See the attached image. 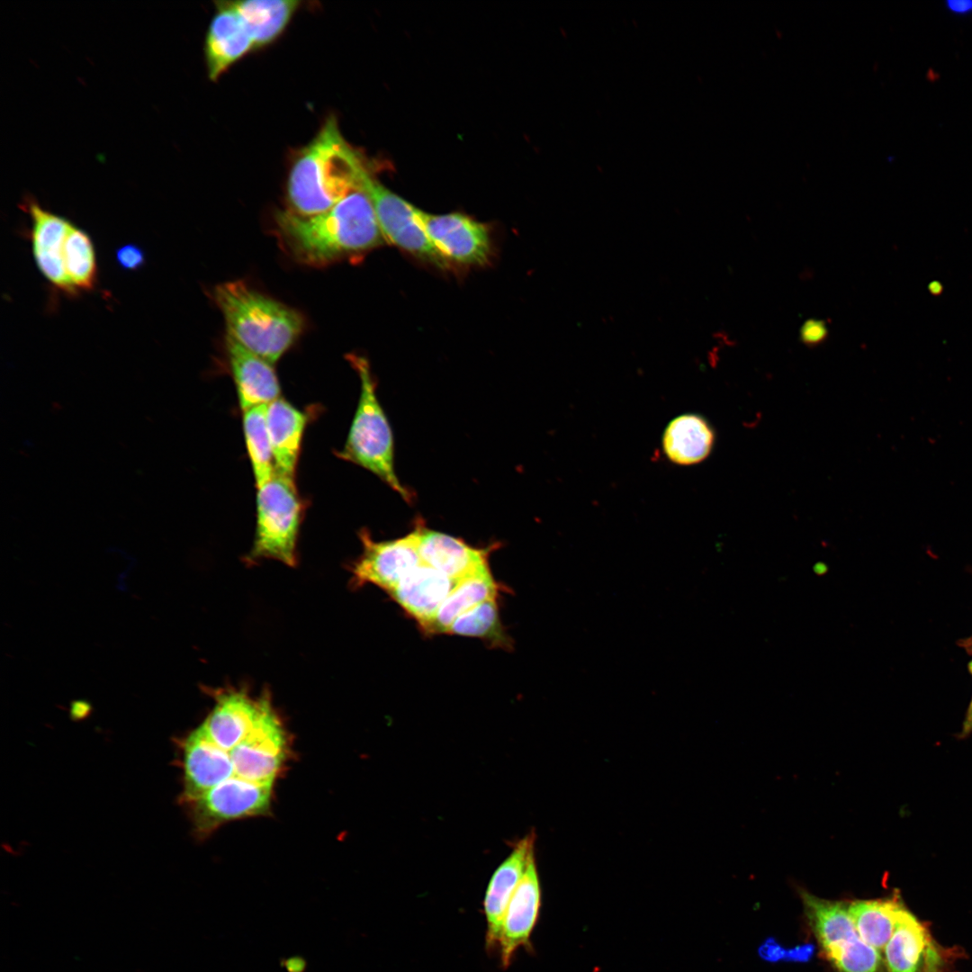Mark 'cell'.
I'll return each instance as SVG.
<instances>
[{"label":"cell","mask_w":972,"mask_h":972,"mask_svg":"<svg viewBox=\"0 0 972 972\" xmlns=\"http://www.w3.org/2000/svg\"><path fill=\"white\" fill-rule=\"evenodd\" d=\"M215 4L217 12L208 27L203 48L211 80H217L230 66L256 49L230 3L216 2Z\"/></svg>","instance_id":"obj_17"},{"label":"cell","mask_w":972,"mask_h":972,"mask_svg":"<svg viewBox=\"0 0 972 972\" xmlns=\"http://www.w3.org/2000/svg\"><path fill=\"white\" fill-rule=\"evenodd\" d=\"M498 584L489 567L458 581L424 631L430 634L446 633L454 620L478 604L496 598Z\"/></svg>","instance_id":"obj_25"},{"label":"cell","mask_w":972,"mask_h":972,"mask_svg":"<svg viewBox=\"0 0 972 972\" xmlns=\"http://www.w3.org/2000/svg\"><path fill=\"white\" fill-rule=\"evenodd\" d=\"M535 834L518 841L511 854L490 878L483 899L486 920L485 946L490 952L498 950L502 922L509 901L534 858Z\"/></svg>","instance_id":"obj_14"},{"label":"cell","mask_w":972,"mask_h":972,"mask_svg":"<svg viewBox=\"0 0 972 972\" xmlns=\"http://www.w3.org/2000/svg\"><path fill=\"white\" fill-rule=\"evenodd\" d=\"M417 218L427 238L449 264L482 266L490 255L487 225L461 213L431 214L417 208Z\"/></svg>","instance_id":"obj_9"},{"label":"cell","mask_w":972,"mask_h":972,"mask_svg":"<svg viewBox=\"0 0 972 972\" xmlns=\"http://www.w3.org/2000/svg\"><path fill=\"white\" fill-rule=\"evenodd\" d=\"M828 335V325L822 320L809 319L799 328V339L807 346L821 345L827 339Z\"/></svg>","instance_id":"obj_32"},{"label":"cell","mask_w":972,"mask_h":972,"mask_svg":"<svg viewBox=\"0 0 972 972\" xmlns=\"http://www.w3.org/2000/svg\"><path fill=\"white\" fill-rule=\"evenodd\" d=\"M283 724L270 698L247 736L229 752L234 777L259 784H274L287 755Z\"/></svg>","instance_id":"obj_8"},{"label":"cell","mask_w":972,"mask_h":972,"mask_svg":"<svg viewBox=\"0 0 972 972\" xmlns=\"http://www.w3.org/2000/svg\"><path fill=\"white\" fill-rule=\"evenodd\" d=\"M21 208L32 220L29 237L39 271L57 292L69 297L77 296L64 266V243L72 222L45 210L32 196L23 199Z\"/></svg>","instance_id":"obj_11"},{"label":"cell","mask_w":972,"mask_h":972,"mask_svg":"<svg viewBox=\"0 0 972 972\" xmlns=\"http://www.w3.org/2000/svg\"><path fill=\"white\" fill-rule=\"evenodd\" d=\"M446 634L484 638L501 646L509 643L500 622L496 598H489L458 616Z\"/></svg>","instance_id":"obj_29"},{"label":"cell","mask_w":972,"mask_h":972,"mask_svg":"<svg viewBox=\"0 0 972 972\" xmlns=\"http://www.w3.org/2000/svg\"><path fill=\"white\" fill-rule=\"evenodd\" d=\"M274 220L287 252L309 266L330 264L385 241L373 203L362 187L325 212L303 216L289 209L278 212Z\"/></svg>","instance_id":"obj_1"},{"label":"cell","mask_w":972,"mask_h":972,"mask_svg":"<svg viewBox=\"0 0 972 972\" xmlns=\"http://www.w3.org/2000/svg\"><path fill=\"white\" fill-rule=\"evenodd\" d=\"M302 513L303 502L295 479L275 472L258 487L256 526L250 559H274L294 566Z\"/></svg>","instance_id":"obj_5"},{"label":"cell","mask_w":972,"mask_h":972,"mask_svg":"<svg viewBox=\"0 0 972 972\" xmlns=\"http://www.w3.org/2000/svg\"><path fill=\"white\" fill-rule=\"evenodd\" d=\"M184 789L181 802L197 798L234 777L229 752L218 747L200 728L179 741Z\"/></svg>","instance_id":"obj_13"},{"label":"cell","mask_w":972,"mask_h":972,"mask_svg":"<svg viewBox=\"0 0 972 972\" xmlns=\"http://www.w3.org/2000/svg\"><path fill=\"white\" fill-rule=\"evenodd\" d=\"M715 433L711 425L697 414L672 419L664 430L662 448L670 461L681 465L698 464L711 453Z\"/></svg>","instance_id":"obj_21"},{"label":"cell","mask_w":972,"mask_h":972,"mask_svg":"<svg viewBox=\"0 0 972 972\" xmlns=\"http://www.w3.org/2000/svg\"><path fill=\"white\" fill-rule=\"evenodd\" d=\"M115 259L119 266L130 272L142 268L146 262L143 249L132 243L121 246L115 252Z\"/></svg>","instance_id":"obj_31"},{"label":"cell","mask_w":972,"mask_h":972,"mask_svg":"<svg viewBox=\"0 0 972 972\" xmlns=\"http://www.w3.org/2000/svg\"><path fill=\"white\" fill-rule=\"evenodd\" d=\"M415 528L421 563L441 572L454 581L458 582L489 567L488 557L494 546L475 548L462 539L428 529L418 522Z\"/></svg>","instance_id":"obj_16"},{"label":"cell","mask_w":972,"mask_h":972,"mask_svg":"<svg viewBox=\"0 0 972 972\" xmlns=\"http://www.w3.org/2000/svg\"><path fill=\"white\" fill-rule=\"evenodd\" d=\"M786 950L774 938L770 937L759 947L758 953L766 961L778 962L784 960Z\"/></svg>","instance_id":"obj_33"},{"label":"cell","mask_w":972,"mask_h":972,"mask_svg":"<svg viewBox=\"0 0 972 972\" xmlns=\"http://www.w3.org/2000/svg\"><path fill=\"white\" fill-rule=\"evenodd\" d=\"M456 583L420 562L389 594L425 629Z\"/></svg>","instance_id":"obj_19"},{"label":"cell","mask_w":972,"mask_h":972,"mask_svg":"<svg viewBox=\"0 0 972 972\" xmlns=\"http://www.w3.org/2000/svg\"><path fill=\"white\" fill-rule=\"evenodd\" d=\"M824 952L839 972H888L880 951L860 937Z\"/></svg>","instance_id":"obj_30"},{"label":"cell","mask_w":972,"mask_h":972,"mask_svg":"<svg viewBox=\"0 0 972 972\" xmlns=\"http://www.w3.org/2000/svg\"><path fill=\"white\" fill-rule=\"evenodd\" d=\"M273 784L229 778L201 796L183 801L197 835L202 837L225 822L266 813Z\"/></svg>","instance_id":"obj_6"},{"label":"cell","mask_w":972,"mask_h":972,"mask_svg":"<svg viewBox=\"0 0 972 972\" xmlns=\"http://www.w3.org/2000/svg\"><path fill=\"white\" fill-rule=\"evenodd\" d=\"M806 916L824 951L860 937L842 902L819 898L802 892Z\"/></svg>","instance_id":"obj_26"},{"label":"cell","mask_w":972,"mask_h":972,"mask_svg":"<svg viewBox=\"0 0 972 972\" xmlns=\"http://www.w3.org/2000/svg\"><path fill=\"white\" fill-rule=\"evenodd\" d=\"M917 972H942L940 957L934 945L929 950Z\"/></svg>","instance_id":"obj_35"},{"label":"cell","mask_w":972,"mask_h":972,"mask_svg":"<svg viewBox=\"0 0 972 972\" xmlns=\"http://www.w3.org/2000/svg\"><path fill=\"white\" fill-rule=\"evenodd\" d=\"M945 7L952 14H972V0H948Z\"/></svg>","instance_id":"obj_36"},{"label":"cell","mask_w":972,"mask_h":972,"mask_svg":"<svg viewBox=\"0 0 972 972\" xmlns=\"http://www.w3.org/2000/svg\"><path fill=\"white\" fill-rule=\"evenodd\" d=\"M932 946L926 929L906 909L884 949L888 972H917Z\"/></svg>","instance_id":"obj_23"},{"label":"cell","mask_w":972,"mask_h":972,"mask_svg":"<svg viewBox=\"0 0 972 972\" xmlns=\"http://www.w3.org/2000/svg\"><path fill=\"white\" fill-rule=\"evenodd\" d=\"M971 733H972V698H971V701H970V703L968 705L967 714H966V716H965V719H964V722H963V724H962L961 732L959 733V736L961 738H965L968 735H969Z\"/></svg>","instance_id":"obj_37"},{"label":"cell","mask_w":972,"mask_h":972,"mask_svg":"<svg viewBox=\"0 0 972 972\" xmlns=\"http://www.w3.org/2000/svg\"><path fill=\"white\" fill-rule=\"evenodd\" d=\"M814 946L811 943L798 945L786 950L784 960L788 962L805 963L811 959L814 955Z\"/></svg>","instance_id":"obj_34"},{"label":"cell","mask_w":972,"mask_h":972,"mask_svg":"<svg viewBox=\"0 0 972 972\" xmlns=\"http://www.w3.org/2000/svg\"><path fill=\"white\" fill-rule=\"evenodd\" d=\"M248 32L255 48L274 41L299 8L297 0H246L230 2Z\"/></svg>","instance_id":"obj_22"},{"label":"cell","mask_w":972,"mask_h":972,"mask_svg":"<svg viewBox=\"0 0 972 972\" xmlns=\"http://www.w3.org/2000/svg\"><path fill=\"white\" fill-rule=\"evenodd\" d=\"M906 909L895 896L886 899L857 900L848 904L860 937L880 952Z\"/></svg>","instance_id":"obj_24"},{"label":"cell","mask_w":972,"mask_h":972,"mask_svg":"<svg viewBox=\"0 0 972 972\" xmlns=\"http://www.w3.org/2000/svg\"><path fill=\"white\" fill-rule=\"evenodd\" d=\"M541 887L533 858L516 888L502 922L499 941L500 965L506 969L520 947L530 946V937L538 921Z\"/></svg>","instance_id":"obj_15"},{"label":"cell","mask_w":972,"mask_h":972,"mask_svg":"<svg viewBox=\"0 0 972 972\" xmlns=\"http://www.w3.org/2000/svg\"><path fill=\"white\" fill-rule=\"evenodd\" d=\"M64 266L69 284L76 295L92 291L97 282V264L89 234L71 223L64 243Z\"/></svg>","instance_id":"obj_27"},{"label":"cell","mask_w":972,"mask_h":972,"mask_svg":"<svg viewBox=\"0 0 972 972\" xmlns=\"http://www.w3.org/2000/svg\"><path fill=\"white\" fill-rule=\"evenodd\" d=\"M361 185L373 203L385 241L437 266H448L419 225L415 206L384 187L369 171Z\"/></svg>","instance_id":"obj_7"},{"label":"cell","mask_w":972,"mask_h":972,"mask_svg":"<svg viewBox=\"0 0 972 972\" xmlns=\"http://www.w3.org/2000/svg\"><path fill=\"white\" fill-rule=\"evenodd\" d=\"M360 538L363 553L352 567L357 586L372 583L389 593L421 562L416 528L393 540L374 542L367 531H361Z\"/></svg>","instance_id":"obj_10"},{"label":"cell","mask_w":972,"mask_h":972,"mask_svg":"<svg viewBox=\"0 0 972 972\" xmlns=\"http://www.w3.org/2000/svg\"><path fill=\"white\" fill-rule=\"evenodd\" d=\"M226 348L242 411L280 398L281 388L273 364L227 336Z\"/></svg>","instance_id":"obj_18"},{"label":"cell","mask_w":972,"mask_h":972,"mask_svg":"<svg viewBox=\"0 0 972 972\" xmlns=\"http://www.w3.org/2000/svg\"><path fill=\"white\" fill-rule=\"evenodd\" d=\"M243 428L256 487L275 473V464L266 422V405L243 411Z\"/></svg>","instance_id":"obj_28"},{"label":"cell","mask_w":972,"mask_h":972,"mask_svg":"<svg viewBox=\"0 0 972 972\" xmlns=\"http://www.w3.org/2000/svg\"><path fill=\"white\" fill-rule=\"evenodd\" d=\"M213 298L223 315L227 337L271 364L282 357L302 332L304 320L299 311L242 281L217 285Z\"/></svg>","instance_id":"obj_3"},{"label":"cell","mask_w":972,"mask_h":972,"mask_svg":"<svg viewBox=\"0 0 972 972\" xmlns=\"http://www.w3.org/2000/svg\"><path fill=\"white\" fill-rule=\"evenodd\" d=\"M934 284H935V286H932V284H930V285H929L930 291H931L932 292H933V293H936V294H938V293H940V291H941V285H940V283H938V282L934 283Z\"/></svg>","instance_id":"obj_38"},{"label":"cell","mask_w":972,"mask_h":972,"mask_svg":"<svg viewBox=\"0 0 972 972\" xmlns=\"http://www.w3.org/2000/svg\"><path fill=\"white\" fill-rule=\"evenodd\" d=\"M367 171L337 119L329 116L292 166L287 184L290 210L303 216L325 212L360 189Z\"/></svg>","instance_id":"obj_2"},{"label":"cell","mask_w":972,"mask_h":972,"mask_svg":"<svg viewBox=\"0 0 972 972\" xmlns=\"http://www.w3.org/2000/svg\"><path fill=\"white\" fill-rule=\"evenodd\" d=\"M275 472L295 479L306 415L282 398L266 405Z\"/></svg>","instance_id":"obj_20"},{"label":"cell","mask_w":972,"mask_h":972,"mask_svg":"<svg viewBox=\"0 0 972 972\" xmlns=\"http://www.w3.org/2000/svg\"><path fill=\"white\" fill-rule=\"evenodd\" d=\"M346 358L359 376L361 389L346 444L337 453L338 456L368 470L406 502H410L413 496L400 483L394 470L392 431L379 402L369 363L356 355H348Z\"/></svg>","instance_id":"obj_4"},{"label":"cell","mask_w":972,"mask_h":972,"mask_svg":"<svg viewBox=\"0 0 972 972\" xmlns=\"http://www.w3.org/2000/svg\"><path fill=\"white\" fill-rule=\"evenodd\" d=\"M214 693L213 708L200 728L218 747L230 752L250 732L269 698L266 694L255 698L231 688Z\"/></svg>","instance_id":"obj_12"}]
</instances>
